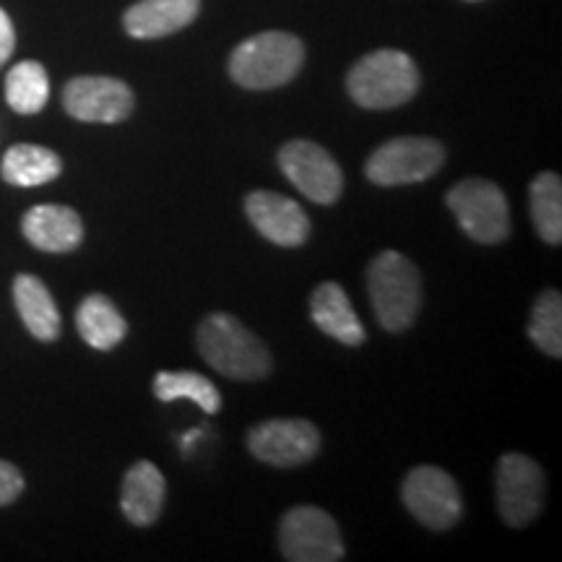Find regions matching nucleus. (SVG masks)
<instances>
[{
	"instance_id": "obj_4",
	"label": "nucleus",
	"mask_w": 562,
	"mask_h": 562,
	"mask_svg": "<svg viewBox=\"0 0 562 562\" xmlns=\"http://www.w3.org/2000/svg\"><path fill=\"white\" fill-rule=\"evenodd\" d=\"M347 91L364 110H393L412 102L419 91V70L402 50H375L351 66Z\"/></svg>"
},
{
	"instance_id": "obj_27",
	"label": "nucleus",
	"mask_w": 562,
	"mask_h": 562,
	"mask_svg": "<svg viewBox=\"0 0 562 562\" xmlns=\"http://www.w3.org/2000/svg\"><path fill=\"white\" fill-rule=\"evenodd\" d=\"M201 435H203V430H199V427H195V430H191V432H186V435H182V438H180V442H182V451H186V453L191 451V448H193V442L199 440Z\"/></svg>"
},
{
	"instance_id": "obj_6",
	"label": "nucleus",
	"mask_w": 562,
	"mask_h": 562,
	"mask_svg": "<svg viewBox=\"0 0 562 562\" xmlns=\"http://www.w3.org/2000/svg\"><path fill=\"white\" fill-rule=\"evenodd\" d=\"M448 209L459 220V227L469 240L480 245H497L510 235L508 199L492 180L467 178L448 191Z\"/></svg>"
},
{
	"instance_id": "obj_16",
	"label": "nucleus",
	"mask_w": 562,
	"mask_h": 562,
	"mask_svg": "<svg viewBox=\"0 0 562 562\" xmlns=\"http://www.w3.org/2000/svg\"><path fill=\"white\" fill-rule=\"evenodd\" d=\"M311 318L323 334H328L344 347H360L368 336L349 294L336 281H323L315 286L311 294Z\"/></svg>"
},
{
	"instance_id": "obj_20",
	"label": "nucleus",
	"mask_w": 562,
	"mask_h": 562,
	"mask_svg": "<svg viewBox=\"0 0 562 562\" xmlns=\"http://www.w3.org/2000/svg\"><path fill=\"white\" fill-rule=\"evenodd\" d=\"M63 161L53 149L37 144H16L0 161V175L9 186L37 188L60 178Z\"/></svg>"
},
{
	"instance_id": "obj_25",
	"label": "nucleus",
	"mask_w": 562,
	"mask_h": 562,
	"mask_svg": "<svg viewBox=\"0 0 562 562\" xmlns=\"http://www.w3.org/2000/svg\"><path fill=\"white\" fill-rule=\"evenodd\" d=\"M24 492V474L9 461L0 459V508L16 503Z\"/></svg>"
},
{
	"instance_id": "obj_14",
	"label": "nucleus",
	"mask_w": 562,
	"mask_h": 562,
	"mask_svg": "<svg viewBox=\"0 0 562 562\" xmlns=\"http://www.w3.org/2000/svg\"><path fill=\"white\" fill-rule=\"evenodd\" d=\"M21 232L42 252H74L83 243V222L70 206L40 203L21 220Z\"/></svg>"
},
{
	"instance_id": "obj_19",
	"label": "nucleus",
	"mask_w": 562,
	"mask_h": 562,
	"mask_svg": "<svg viewBox=\"0 0 562 562\" xmlns=\"http://www.w3.org/2000/svg\"><path fill=\"white\" fill-rule=\"evenodd\" d=\"M76 328L91 349L110 351L128 336V323L115 307V302L104 294H89L76 311Z\"/></svg>"
},
{
	"instance_id": "obj_11",
	"label": "nucleus",
	"mask_w": 562,
	"mask_h": 562,
	"mask_svg": "<svg viewBox=\"0 0 562 562\" xmlns=\"http://www.w3.org/2000/svg\"><path fill=\"white\" fill-rule=\"evenodd\" d=\"M321 432L307 419H266L248 432V451L273 469H294L321 453Z\"/></svg>"
},
{
	"instance_id": "obj_8",
	"label": "nucleus",
	"mask_w": 562,
	"mask_h": 562,
	"mask_svg": "<svg viewBox=\"0 0 562 562\" xmlns=\"http://www.w3.org/2000/svg\"><path fill=\"white\" fill-rule=\"evenodd\" d=\"M402 501L406 510L422 526L432 531H448L461 521L463 497L459 484L446 469L440 467H414L404 476L402 484Z\"/></svg>"
},
{
	"instance_id": "obj_13",
	"label": "nucleus",
	"mask_w": 562,
	"mask_h": 562,
	"mask_svg": "<svg viewBox=\"0 0 562 562\" xmlns=\"http://www.w3.org/2000/svg\"><path fill=\"white\" fill-rule=\"evenodd\" d=\"M245 214L266 240L281 248H300L311 235V220L297 201L273 191H252L245 199Z\"/></svg>"
},
{
	"instance_id": "obj_7",
	"label": "nucleus",
	"mask_w": 562,
	"mask_h": 562,
	"mask_svg": "<svg viewBox=\"0 0 562 562\" xmlns=\"http://www.w3.org/2000/svg\"><path fill=\"white\" fill-rule=\"evenodd\" d=\"M279 547L290 562H336L344 554L339 524L315 505H294L279 524Z\"/></svg>"
},
{
	"instance_id": "obj_23",
	"label": "nucleus",
	"mask_w": 562,
	"mask_h": 562,
	"mask_svg": "<svg viewBox=\"0 0 562 562\" xmlns=\"http://www.w3.org/2000/svg\"><path fill=\"white\" fill-rule=\"evenodd\" d=\"M154 396L165 404L188 398V402L199 404L206 414H220L222 409L220 389H216L209 378L199 375V372H188V370L157 372V375H154Z\"/></svg>"
},
{
	"instance_id": "obj_15",
	"label": "nucleus",
	"mask_w": 562,
	"mask_h": 562,
	"mask_svg": "<svg viewBox=\"0 0 562 562\" xmlns=\"http://www.w3.org/2000/svg\"><path fill=\"white\" fill-rule=\"evenodd\" d=\"M201 13V0H138L123 16V26L136 40H159L191 26Z\"/></svg>"
},
{
	"instance_id": "obj_10",
	"label": "nucleus",
	"mask_w": 562,
	"mask_h": 562,
	"mask_svg": "<svg viewBox=\"0 0 562 562\" xmlns=\"http://www.w3.org/2000/svg\"><path fill=\"white\" fill-rule=\"evenodd\" d=\"M544 474L539 463L524 453H505L497 461L495 495L503 521L513 529H524L542 513Z\"/></svg>"
},
{
	"instance_id": "obj_21",
	"label": "nucleus",
	"mask_w": 562,
	"mask_h": 562,
	"mask_svg": "<svg viewBox=\"0 0 562 562\" xmlns=\"http://www.w3.org/2000/svg\"><path fill=\"white\" fill-rule=\"evenodd\" d=\"M529 211L547 245L562 243V180L558 172H539L529 186Z\"/></svg>"
},
{
	"instance_id": "obj_3",
	"label": "nucleus",
	"mask_w": 562,
	"mask_h": 562,
	"mask_svg": "<svg viewBox=\"0 0 562 562\" xmlns=\"http://www.w3.org/2000/svg\"><path fill=\"white\" fill-rule=\"evenodd\" d=\"M305 63V45L290 32H261L240 42L229 55V76L250 91L290 83Z\"/></svg>"
},
{
	"instance_id": "obj_9",
	"label": "nucleus",
	"mask_w": 562,
	"mask_h": 562,
	"mask_svg": "<svg viewBox=\"0 0 562 562\" xmlns=\"http://www.w3.org/2000/svg\"><path fill=\"white\" fill-rule=\"evenodd\" d=\"M279 170L307 201L331 206L344 193V172L331 154L307 138H294L277 154Z\"/></svg>"
},
{
	"instance_id": "obj_2",
	"label": "nucleus",
	"mask_w": 562,
	"mask_h": 562,
	"mask_svg": "<svg viewBox=\"0 0 562 562\" xmlns=\"http://www.w3.org/2000/svg\"><path fill=\"white\" fill-rule=\"evenodd\" d=\"M368 294L385 331H409L422 311V277L409 258L383 250L368 266Z\"/></svg>"
},
{
	"instance_id": "obj_1",
	"label": "nucleus",
	"mask_w": 562,
	"mask_h": 562,
	"mask_svg": "<svg viewBox=\"0 0 562 562\" xmlns=\"http://www.w3.org/2000/svg\"><path fill=\"white\" fill-rule=\"evenodd\" d=\"M199 355L229 381H261L271 372V351L229 313H211L195 331Z\"/></svg>"
},
{
	"instance_id": "obj_18",
	"label": "nucleus",
	"mask_w": 562,
	"mask_h": 562,
	"mask_svg": "<svg viewBox=\"0 0 562 562\" xmlns=\"http://www.w3.org/2000/svg\"><path fill=\"white\" fill-rule=\"evenodd\" d=\"M13 305L21 323L34 339L50 344L60 336V311L47 284L32 273H19L13 279Z\"/></svg>"
},
{
	"instance_id": "obj_12",
	"label": "nucleus",
	"mask_w": 562,
	"mask_h": 562,
	"mask_svg": "<svg viewBox=\"0 0 562 562\" xmlns=\"http://www.w3.org/2000/svg\"><path fill=\"white\" fill-rule=\"evenodd\" d=\"M63 108L81 123H123L128 121L136 97L131 87L112 76H76L63 89Z\"/></svg>"
},
{
	"instance_id": "obj_17",
	"label": "nucleus",
	"mask_w": 562,
	"mask_h": 562,
	"mask_svg": "<svg viewBox=\"0 0 562 562\" xmlns=\"http://www.w3.org/2000/svg\"><path fill=\"white\" fill-rule=\"evenodd\" d=\"M167 497V482L165 474L154 467L151 461H138L125 472L123 490H121V508L123 516L128 518L133 526L157 524L165 508Z\"/></svg>"
},
{
	"instance_id": "obj_22",
	"label": "nucleus",
	"mask_w": 562,
	"mask_h": 562,
	"mask_svg": "<svg viewBox=\"0 0 562 562\" xmlns=\"http://www.w3.org/2000/svg\"><path fill=\"white\" fill-rule=\"evenodd\" d=\"M50 100V79L37 60H21L5 76V102L19 115H37Z\"/></svg>"
},
{
	"instance_id": "obj_26",
	"label": "nucleus",
	"mask_w": 562,
	"mask_h": 562,
	"mask_svg": "<svg viewBox=\"0 0 562 562\" xmlns=\"http://www.w3.org/2000/svg\"><path fill=\"white\" fill-rule=\"evenodd\" d=\"M13 47H16V32H13L9 13L0 9V68L11 60Z\"/></svg>"
},
{
	"instance_id": "obj_5",
	"label": "nucleus",
	"mask_w": 562,
	"mask_h": 562,
	"mask_svg": "<svg viewBox=\"0 0 562 562\" xmlns=\"http://www.w3.org/2000/svg\"><path fill=\"white\" fill-rule=\"evenodd\" d=\"M446 161V146L430 136H398L385 140L364 161V178L372 186L398 188L430 180Z\"/></svg>"
},
{
	"instance_id": "obj_24",
	"label": "nucleus",
	"mask_w": 562,
	"mask_h": 562,
	"mask_svg": "<svg viewBox=\"0 0 562 562\" xmlns=\"http://www.w3.org/2000/svg\"><path fill=\"white\" fill-rule=\"evenodd\" d=\"M529 339L547 357H562V297L558 290H547L537 297L529 318Z\"/></svg>"
}]
</instances>
